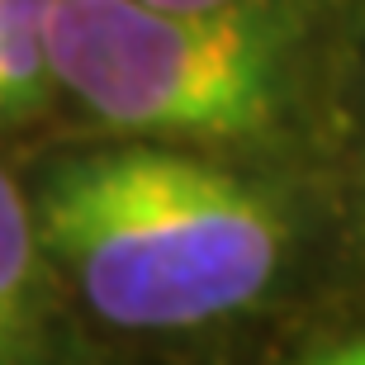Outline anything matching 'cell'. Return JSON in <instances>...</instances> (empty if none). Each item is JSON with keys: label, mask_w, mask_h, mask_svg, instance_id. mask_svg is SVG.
<instances>
[{"label": "cell", "mask_w": 365, "mask_h": 365, "mask_svg": "<svg viewBox=\"0 0 365 365\" xmlns=\"http://www.w3.org/2000/svg\"><path fill=\"white\" fill-rule=\"evenodd\" d=\"M57 0H0V91L10 109L34 105L48 81V24Z\"/></svg>", "instance_id": "obj_4"}, {"label": "cell", "mask_w": 365, "mask_h": 365, "mask_svg": "<svg viewBox=\"0 0 365 365\" xmlns=\"http://www.w3.org/2000/svg\"><path fill=\"white\" fill-rule=\"evenodd\" d=\"M299 365H361V361H356L351 341L341 337V341H323V346H313V351L304 356Z\"/></svg>", "instance_id": "obj_6"}, {"label": "cell", "mask_w": 365, "mask_h": 365, "mask_svg": "<svg viewBox=\"0 0 365 365\" xmlns=\"http://www.w3.org/2000/svg\"><path fill=\"white\" fill-rule=\"evenodd\" d=\"M0 114H10V100H5V91H0Z\"/></svg>", "instance_id": "obj_8"}, {"label": "cell", "mask_w": 365, "mask_h": 365, "mask_svg": "<svg viewBox=\"0 0 365 365\" xmlns=\"http://www.w3.org/2000/svg\"><path fill=\"white\" fill-rule=\"evenodd\" d=\"M34 232L105 323L176 332L257 304L284 261L275 204L166 148L91 152L48 171Z\"/></svg>", "instance_id": "obj_1"}, {"label": "cell", "mask_w": 365, "mask_h": 365, "mask_svg": "<svg viewBox=\"0 0 365 365\" xmlns=\"http://www.w3.org/2000/svg\"><path fill=\"white\" fill-rule=\"evenodd\" d=\"M38 309V232L24 195L0 171V365L19 361Z\"/></svg>", "instance_id": "obj_3"}, {"label": "cell", "mask_w": 365, "mask_h": 365, "mask_svg": "<svg viewBox=\"0 0 365 365\" xmlns=\"http://www.w3.org/2000/svg\"><path fill=\"white\" fill-rule=\"evenodd\" d=\"M346 341H351V351H356V361L365 365V332H356V337H346Z\"/></svg>", "instance_id": "obj_7"}, {"label": "cell", "mask_w": 365, "mask_h": 365, "mask_svg": "<svg viewBox=\"0 0 365 365\" xmlns=\"http://www.w3.org/2000/svg\"><path fill=\"white\" fill-rule=\"evenodd\" d=\"M48 76L128 133L247 138L275 114L271 43L247 10L176 14L148 0H57Z\"/></svg>", "instance_id": "obj_2"}, {"label": "cell", "mask_w": 365, "mask_h": 365, "mask_svg": "<svg viewBox=\"0 0 365 365\" xmlns=\"http://www.w3.org/2000/svg\"><path fill=\"white\" fill-rule=\"evenodd\" d=\"M157 10H176V14H228L247 10V0H148Z\"/></svg>", "instance_id": "obj_5"}]
</instances>
